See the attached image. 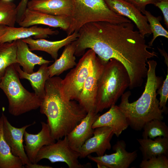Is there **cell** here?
<instances>
[{
    "instance_id": "33",
    "label": "cell",
    "mask_w": 168,
    "mask_h": 168,
    "mask_svg": "<svg viewBox=\"0 0 168 168\" xmlns=\"http://www.w3.org/2000/svg\"><path fill=\"white\" fill-rule=\"evenodd\" d=\"M154 5L159 8L163 13L164 22L166 27H168V1L161 0Z\"/></svg>"
},
{
    "instance_id": "35",
    "label": "cell",
    "mask_w": 168,
    "mask_h": 168,
    "mask_svg": "<svg viewBox=\"0 0 168 168\" xmlns=\"http://www.w3.org/2000/svg\"><path fill=\"white\" fill-rule=\"evenodd\" d=\"M26 167L27 168H51V166H44L39 164L37 163H31L28 165H26Z\"/></svg>"
},
{
    "instance_id": "28",
    "label": "cell",
    "mask_w": 168,
    "mask_h": 168,
    "mask_svg": "<svg viewBox=\"0 0 168 168\" xmlns=\"http://www.w3.org/2000/svg\"><path fill=\"white\" fill-rule=\"evenodd\" d=\"M17 16L15 4L11 1L0 0V25L14 27Z\"/></svg>"
},
{
    "instance_id": "27",
    "label": "cell",
    "mask_w": 168,
    "mask_h": 168,
    "mask_svg": "<svg viewBox=\"0 0 168 168\" xmlns=\"http://www.w3.org/2000/svg\"><path fill=\"white\" fill-rule=\"evenodd\" d=\"M142 129L143 138L154 139L158 137H168V127L162 120L152 119L146 123Z\"/></svg>"
},
{
    "instance_id": "3",
    "label": "cell",
    "mask_w": 168,
    "mask_h": 168,
    "mask_svg": "<svg viewBox=\"0 0 168 168\" xmlns=\"http://www.w3.org/2000/svg\"><path fill=\"white\" fill-rule=\"evenodd\" d=\"M147 64V81L141 96L137 100L130 103L129 98L131 92L129 91L124 92L121 96V102L118 105L125 115L129 125L136 131L141 130L146 123L152 119L162 120L164 119L157 98V91L162 83V79L156 74V61L148 60Z\"/></svg>"
},
{
    "instance_id": "10",
    "label": "cell",
    "mask_w": 168,
    "mask_h": 168,
    "mask_svg": "<svg viewBox=\"0 0 168 168\" xmlns=\"http://www.w3.org/2000/svg\"><path fill=\"white\" fill-rule=\"evenodd\" d=\"M2 123V132L4 139L10 147L12 153L19 157L24 165L31 163L29 160L25 151L23 145L24 134L26 129L35 124L32 123L21 128H16L11 125L3 112L0 118Z\"/></svg>"
},
{
    "instance_id": "24",
    "label": "cell",
    "mask_w": 168,
    "mask_h": 168,
    "mask_svg": "<svg viewBox=\"0 0 168 168\" xmlns=\"http://www.w3.org/2000/svg\"><path fill=\"white\" fill-rule=\"evenodd\" d=\"M75 49L74 41L65 46L59 58L48 66L50 77L55 76H58L64 72L73 68L76 65L74 54Z\"/></svg>"
},
{
    "instance_id": "20",
    "label": "cell",
    "mask_w": 168,
    "mask_h": 168,
    "mask_svg": "<svg viewBox=\"0 0 168 168\" xmlns=\"http://www.w3.org/2000/svg\"><path fill=\"white\" fill-rule=\"evenodd\" d=\"M27 8L51 15L69 16L73 4L72 0H30Z\"/></svg>"
},
{
    "instance_id": "30",
    "label": "cell",
    "mask_w": 168,
    "mask_h": 168,
    "mask_svg": "<svg viewBox=\"0 0 168 168\" xmlns=\"http://www.w3.org/2000/svg\"><path fill=\"white\" fill-rule=\"evenodd\" d=\"M141 168H168V156L161 155L153 156L148 160H142L139 165Z\"/></svg>"
},
{
    "instance_id": "19",
    "label": "cell",
    "mask_w": 168,
    "mask_h": 168,
    "mask_svg": "<svg viewBox=\"0 0 168 168\" xmlns=\"http://www.w3.org/2000/svg\"><path fill=\"white\" fill-rule=\"evenodd\" d=\"M79 35L75 31L60 40L51 41L44 39H33L31 37L22 39L28 45L30 50L41 51L49 54L55 61L58 59V52L61 48L75 41Z\"/></svg>"
},
{
    "instance_id": "29",
    "label": "cell",
    "mask_w": 168,
    "mask_h": 168,
    "mask_svg": "<svg viewBox=\"0 0 168 168\" xmlns=\"http://www.w3.org/2000/svg\"><path fill=\"white\" fill-rule=\"evenodd\" d=\"M144 14L146 17L150 26L153 36L151 40L148 43V45L151 47L155 39L158 37L162 36L168 38V32L161 25L160 21L161 20V16L156 17L148 11L145 10Z\"/></svg>"
},
{
    "instance_id": "6",
    "label": "cell",
    "mask_w": 168,
    "mask_h": 168,
    "mask_svg": "<svg viewBox=\"0 0 168 168\" xmlns=\"http://www.w3.org/2000/svg\"><path fill=\"white\" fill-rule=\"evenodd\" d=\"M14 64L7 69L0 81V88L7 98L9 112L17 116L40 108L43 100L23 87Z\"/></svg>"
},
{
    "instance_id": "34",
    "label": "cell",
    "mask_w": 168,
    "mask_h": 168,
    "mask_svg": "<svg viewBox=\"0 0 168 168\" xmlns=\"http://www.w3.org/2000/svg\"><path fill=\"white\" fill-rule=\"evenodd\" d=\"M29 0H21L17 6V16L16 22H18L21 19L26 10Z\"/></svg>"
},
{
    "instance_id": "32",
    "label": "cell",
    "mask_w": 168,
    "mask_h": 168,
    "mask_svg": "<svg viewBox=\"0 0 168 168\" xmlns=\"http://www.w3.org/2000/svg\"><path fill=\"white\" fill-rule=\"evenodd\" d=\"M133 4L143 14L146 6L149 4L154 5L161 0H125Z\"/></svg>"
},
{
    "instance_id": "14",
    "label": "cell",
    "mask_w": 168,
    "mask_h": 168,
    "mask_svg": "<svg viewBox=\"0 0 168 168\" xmlns=\"http://www.w3.org/2000/svg\"><path fill=\"white\" fill-rule=\"evenodd\" d=\"M22 27L43 25L54 28H60L66 32L70 24L69 16H56L30 10L27 8L17 23Z\"/></svg>"
},
{
    "instance_id": "36",
    "label": "cell",
    "mask_w": 168,
    "mask_h": 168,
    "mask_svg": "<svg viewBox=\"0 0 168 168\" xmlns=\"http://www.w3.org/2000/svg\"><path fill=\"white\" fill-rule=\"evenodd\" d=\"M7 26L4 25H0V36L2 35L6 32Z\"/></svg>"
},
{
    "instance_id": "18",
    "label": "cell",
    "mask_w": 168,
    "mask_h": 168,
    "mask_svg": "<svg viewBox=\"0 0 168 168\" xmlns=\"http://www.w3.org/2000/svg\"><path fill=\"white\" fill-rule=\"evenodd\" d=\"M107 111L99 116L93 123L92 128L102 126L111 128L114 134L118 137L129 126L127 119L118 106L112 105Z\"/></svg>"
},
{
    "instance_id": "22",
    "label": "cell",
    "mask_w": 168,
    "mask_h": 168,
    "mask_svg": "<svg viewBox=\"0 0 168 168\" xmlns=\"http://www.w3.org/2000/svg\"><path fill=\"white\" fill-rule=\"evenodd\" d=\"M17 43L16 61L22 67V70L29 73L34 72L35 66L49 64L52 61L46 60L42 56L33 53L28 44L22 40H16Z\"/></svg>"
},
{
    "instance_id": "16",
    "label": "cell",
    "mask_w": 168,
    "mask_h": 168,
    "mask_svg": "<svg viewBox=\"0 0 168 168\" xmlns=\"http://www.w3.org/2000/svg\"><path fill=\"white\" fill-rule=\"evenodd\" d=\"M58 30L49 27L43 28L37 25L29 27H15L7 26L6 32L0 36V43L11 42L33 36L35 39H44L49 35H57Z\"/></svg>"
},
{
    "instance_id": "21",
    "label": "cell",
    "mask_w": 168,
    "mask_h": 168,
    "mask_svg": "<svg viewBox=\"0 0 168 168\" xmlns=\"http://www.w3.org/2000/svg\"><path fill=\"white\" fill-rule=\"evenodd\" d=\"M20 79H26L30 82L35 94L42 99L45 95V86L46 82L49 77L48 64L40 65L38 70L35 72L29 73L21 69L17 63L14 64Z\"/></svg>"
},
{
    "instance_id": "11",
    "label": "cell",
    "mask_w": 168,
    "mask_h": 168,
    "mask_svg": "<svg viewBox=\"0 0 168 168\" xmlns=\"http://www.w3.org/2000/svg\"><path fill=\"white\" fill-rule=\"evenodd\" d=\"M104 66L96 56L77 101L87 113L91 111H95L98 81Z\"/></svg>"
},
{
    "instance_id": "12",
    "label": "cell",
    "mask_w": 168,
    "mask_h": 168,
    "mask_svg": "<svg viewBox=\"0 0 168 168\" xmlns=\"http://www.w3.org/2000/svg\"><path fill=\"white\" fill-rule=\"evenodd\" d=\"M114 135L112 129L108 127L95 128L93 136L76 150L80 155V158H85L93 153H96L98 156L104 155L106 150L111 148L110 141Z\"/></svg>"
},
{
    "instance_id": "13",
    "label": "cell",
    "mask_w": 168,
    "mask_h": 168,
    "mask_svg": "<svg viewBox=\"0 0 168 168\" xmlns=\"http://www.w3.org/2000/svg\"><path fill=\"white\" fill-rule=\"evenodd\" d=\"M104 0L111 10L133 21L143 36L152 33L146 17L133 4L125 0Z\"/></svg>"
},
{
    "instance_id": "17",
    "label": "cell",
    "mask_w": 168,
    "mask_h": 168,
    "mask_svg": "<svg viewBox=\"0 0 168 168\" xmlns=\"http://www.w3.org/2000/svg\"><path fill=\"white\" fill-rule=\"evenodd\" d=\"M95 111H90L86 116L66 136L71 147L75 150L80 148L93 134L92 125L99 116Z\"/></svg>"
},
{
    "instance_id": "5",
    "label": "cell",
    "mask_w": 168,
    "mask_h": 168,
    "mask_svg": "<svg viewBox=\"0 0 168 168\" xmlns=\"http://www.w3.org/2000/svg\"><path fill=\"white\" fill-rule=\"evenodd\" d=\"M73 8L69 16L70 24L66 32L69 35L79 30L85 24L98 21L114 24L131 22L127 18L111 10L104 0H72Z\"/></svg>"
},
{
    "instance_id": "2",
    "label": "cell",
    "mask_w": 168,
    "mask_h": 168,
    "mask_svg": "<svg viewBox=\"0 0 168 168\" xmlns=\"http://www.w3.org/2000/svg\"><path fill=\"white\" fill-rule=\"evenodd\" d=\"M61 79L54 76L47 80L45 95L40 107V113L47 117L51 136L55 140L66 136L87 114L78 103L63 98L61 90Z\"/></svg>"
},
{
    "instance_id": "38",
    "label": "cell",
    "mask_w": 168,
    "mask_h": 168,
    "mask_svg": "<svg viewBox=\"0 0 168 168\" xmlns=\"http://www.w3.org/2000/svg\"><path fill=\"white\" fill-rule=\"evenodd\" d=\"M163 0V1H168V0Z\"/></svg>"
},
{
    "instance_id": "1",
    "label": "cell",
    "mask_w": 168,
    "mask_h": 168,
    "mask_svg": "<svg viewBox=\"0 0 168 168\" xmlns=\"http://www.w3.org/2000/svg\"><path fill=\"white\" fill-rule=\"evenodd\" d=\"M74 41L75 55L82 56L87 49H92L104 65L111 59L120 62L127 71L130 89L141 86L147 77L148 59L157 57L145 37L134 30L131 22L114 24L98 21L86 24L78 31Z\"/></svg>"
},
{
    "instance_id": "9",
    "label": "cell",
    "mask_w": 168,
    "mask_h": 168,
    "mask_svg": "<svg viewBox=\"0 0 168 168\" xmlns=\"http://www.w3.org/2000/svg\"><path fill=\"white\" fill-rule=\"evenodd\" d=\"M126 144L123 140H118L113 147L115 152L101 156H87L90 160L97 164L98 168H128L138 157L137 151L129 152L126 150Z\"/></svg>"
},
{
    "instance_id": "23",
    "label": "cell",
    "mask_w": 168,
    "mask_h": 168,
    "mask_svg": "<svg viewBox=\"0 0 168 168\" xmlns=\"http://www.w3.org/2000/svg\"><path fill=\"white\" fill-rule=\"evenodd\" d=\"M140 145L142 160L161 155L168 156V137H158L154 139L149 138L137 139Z\"/></svg>"
},
{
    "instance_id": "26",
    "label": "cell",
    "mask_w": 168,
    "mask_h": 168,
    "mask_svg": "<svg viewBox=\"0 0 168 168\" xmlns=\"http://www.w3.org/2000/svg\"><path fill=\"white\" fill-rule=\"evenodd\" d=\"M16 41L0 43V81L7 68L17 63Z\"/></svg>"
},
{
    "instance_id": "31",
    "label": "cell",
    "mask_w": 168,
    "mask_h": 168,
    "mask_svg": "<svg viewBox=\"0 0 168 168\" xmlns=\"http://www.w3.org/2000/svg\"><path fill=\"white\" fill-rule=\"evenodd\" d=\"M157 92V94L160 96L159 101L160 108L163 113L167 114L168 110L166 105L168 98V67L166 78Z\"/></svg>"
},
{
    "instance_id": "39",
    "label": "cell",
    "mask_w": 168,
    "mask_h": 168,
    "mask_svg": "<svg viewBox=\"0 0 168 168\" xmlns=\"http://www.w3.org/2000/svg\"></svg>"
},
{
    "instance_id": "37",
    "label": "cell",
    "mask_w": 168,
    "mask_h": 168,
    "mask_svg": "<svg viewBox=\"0 0 168 168\" xmlns=\"http://www.w3.org/2000/svg\"><path fill=\"white\" fill-rule=\"evenodd\" d=\"M4 0L7 1H11V0Z\"/></svg>"
},
{
    "instance_id": "15",
    "label": "cell",
    "mask_w": 168,
    "mask_h": 168,
    "mask_svg": "<svg viewBox=\"0 0 168 168\" xmlns=\"http://www.w3.org/2000/svg\"><path fill=\"white\" fill-rule=\"evenodd\" d=\"M41 124L42 128L38 133L30 134L26 131L24 134V149L29 160L32 163H35L37 154L43 147L56 142L51 136L48 124L44 122H41Z\"/></svg>"
},
{
    "instance_id": "4",
    "label": "cell",
    "mask_w": 168,
    "mask_h": 168,
    "mask_svg": "<svg viewBox=\"0 0 168 168\" xmlns=\"http://www.w3.org/2000/svg\"><path fill=\"white\" fill-rule=\"evenodd\" d=\"M130 84L124 65L115 59H110L104 65L98 81L95 113L98 114L115 105Z\"/></svg>"
},
{
    "instance_id": "25",
    "label": "cell",
    "mask_w": 168,
    "mask_h": 168,
    "mask_svg": "<svg viewBox=\"0 0 168 168\" xmlns=\"http://www.w3.org/2000/svg\"><path fill=\"white\" fill-rule=\"evenodd\" d=\"M0 168H23L24 165L21 160L12 153L10 147L4 139L0 119Z\"/></svg>"
},
{
    "instance_id": "7",
    "label": "cell",
    "mask_w": 168,
    "mask_h": 168,
    "mask_svg": "<svg viewBox=\"0 0 168 168\" xmlns=\"http://www.w3.org/2000/svg\"><path fill=\"white\" fill-rule=\"evenodd\" d=\"M96 56L92 49H89L82 55L75 67L67 74L63 79H62L61 92L65 100L78 101Z\"/></svg>"
},
{
    "instance_id": "8",
    "label": "cell",
    "mask_w": 168,
    "mask_h": 168,
    "mask_svg": "<svg viewBox=\"0 0 168 168\" xmlns=\"http://www.w3.org/2000/svg\"><path fill=\"white\" fill-rule=\"evenodd\" d=\"M55 143L43 147L39 151L35 159L37 163L42 159H45L51 162L65 163L69 168L91 167L89 163L82 164L78 161L80 155L76 150L70 145L66 136Z\"/></svg>"
}]
</instances>
